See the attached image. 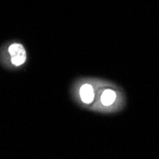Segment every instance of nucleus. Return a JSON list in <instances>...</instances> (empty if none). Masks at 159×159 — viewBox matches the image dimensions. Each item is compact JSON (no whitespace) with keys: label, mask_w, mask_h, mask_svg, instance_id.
I'll use <instances>...</instances> for the list:
<instances>
[{"label":"nucleus","mask_w":159,"mask_h":159,"mask_svg":"<svg viewBox=\"0 0 159 159\" xmlns=\"http://www.w3.org/2000/svg\"><path fill=\"white\" fill-rule=\"evenodd\" d=\"M99 104L106 111H118L125 104V95L120 90L108 87L101 92Z\"/></svg>","instance_id":"f257e3e1"},{"label":"nucleus","mask_w":159,"mask_h":159,"mask_svg":"<svg viewBox=\"0 0 159 159\" xmlns=\"http://www.w3.org/2000/svg\"><path fill=\"white\" fill-rule=\"evenodd\" d=\"M11 63L14 66H21L26 61V51L24 47L18 43H14L9 47Z\"/></svg>","instance_id":"f03ea898"},{"label":"nucleus","mask_w":159,"mask_h":159,"mask_svg":"<svg viewBox=\"0 0 159 159\" xmlns=\"http://www.w3.org/2000/svg\"><path fill=\"white\" fill-rule=\"evenodd\" d=\"M81 100L85 104H91L94 100L95 93H94V89L91 84H84L79 91Z\"/></svg>","instance_id":"7ed1b4c3"}]
</instances>
